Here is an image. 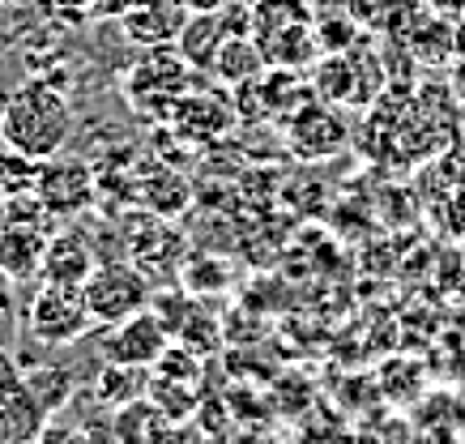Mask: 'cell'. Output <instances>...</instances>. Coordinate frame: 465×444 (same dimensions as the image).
Segmentation results:
<instances>
[{
    "label": "cell",
    "mask_w": 465,
    "mask_h": 444,
    "mask_svg": "<svg viewBox=\"0 0 465 444\" xmlns=\"http://www.w3.org/2000/svg\"><path fill=\"white\" fill-rule=\"evenodd\" d=\"M286 145L303 163H324L351 145V120L333 103L312 99L286 120Z\"/></svg>",
    "instance_id": "277c9868"
},
{
    "label": "cell",
    "mask_w": 465,
    "mask_h": 444,
    "mask_svg": "<svg viewBox=\"0 0 465 444\" xmlns=\"http://www.w3.org/2000/svg\"><path fill=\"white\" fill-rule=\"evenodd\" d=\"M183 5L180 0H142L137 9H128L124 17V30L133 44H145V47H171L175 35L183 26Z\"/></svg>",
    "instance_id": "7c38bea8"
},
{
    "label": "cell",
    "mask_w": 465,
    "mask_h": 444,
    "mask_svg": "<svg viewBox=\"0 0 465 444\" xmlns=\"http://www.w3.org/2000/svg\"><path fill=\"white\" fill-rule=\"evenodd\" d=\"M145 389H150V368L107 363V359H103L99 376H94V385H90V398L103 401L107 410H120V406H128V401L145 398Z\"/></svg>",
    "instance_id": "9a60e30c"
},
{
    "label": "cell",
    "mask_w": 465,
    "mask_h": 444,
    "mask_svg": "<svg viewBox=\"0 0 465 444\" xmlns=\"http://www.w3.org/2000/svg\"><path fill=\"white\" fill-rule=\"evenodd\" d=\"M256 44H261V52H265L269 69L303 73L308 64L321 60V44H316V26H312V22H291V26L265 30V35H256Z\"/></svg>",
    "instance_id": "8fae6325"
},
{
    "label": "cell",
    "mask_w": 465,
    "mask_h": 444,
    "mask_svg": "<svg viewBox=\"0 0 465 444\" xmlns=\"http://www.w3.org/2000/svg\"><path fill=\"white\" fill-rule=\"evenodd\" d=\"M35 192L47 205L52 218H73L82 214L90 197H94V172L85 163H73V158H47L39 163V175H35Z\"/></svg>",
    "instance_id": "52a82bcc"
},
{
    "label": "cell",
    "mask_w": 465,
    "mask_h": 444,
    "mask_svg": "<svg viewBox=\"0 0 465 444\" xmlns=\"http://www.w3.org/2000/svg\"><path fill=\"white\" fill-rule=\"evenodd\" d=\"M452 99H457V107L465 112V52L452 60Z\"/></svg>",
    "instance_id": "7402d4cb"
},
{
    "label": "cell",
    "mask_w": 465,
    "mask_h": 444,
    "mask_svg": "<svg viewBox=\"0 0 465 444\" xmlns=\"http://www.w3.org/2000/svg\"><path fill=\"white\" fill-rule=\"evenodd\" d=\"M22 330L39 346H77L85 333L94 330V316L82 300V287H60V282H43L26 303Z\"/></svg>",
    "instance_id": "3957f363"
},
{
    "label": "cell",
    "mask_w": 465,
    "mask_h": 444,
    "mask_svg": "<svg viewBox=\"0 0 465 444\" xmlns=\"http://www.w3.org/2000/svg\"><path fill=\"white\" fill-rule=\"evenodd\" d=\"M0 222H5V192H0Z\"/></svg>",
    "instance_id": "d4e9b609"
},
{
    "label": "cell",
    "mask_w": 465,
    "mask_h": 444,
    "mask_svg": "<svg viewBox=\"0 0 465 444\" xmlns=\"http://www.w3.org/2000/svg\"><path fill=\"white\" fill-rule=\"evenodd\" d=\"M0 133H5V103H0Z\"/></svg>",
    "instance_id": "cb8c5ba5"
},
{
    "label": "cell",
    "mask_w": 465,
    "mask_h": 444,
    "mask_svg": "<svg viewBox=\"0 0 465 444\" xmlns=\"http://www.w3.org/2000/svg\"><path fill=\"white\" fill-rule=\"evenodd\" d=\"M269 64H265V52H261V44H256V35H231L223 44V52H218V60H213V77L218 82H226V86H243V82H252V77H261Z\"/></svg>",
    "instance_id": "e0dca14e"
},
{
    "label": "cell",
    "mask_w": 465,
    "mask_h": 444,
    "mask_svg": "<svg viewBox=\"0 0 465 444\" xmlns=\"http://www.w3.org/2000/svg\"><path fill=\"white\" fill-rule=\"evenodd\" d=\"M188 14H213V9H223L226 0H180Z\"/></svg>",
    "instance_id": "603a6c76"
},
{
    "label": "cell",
    "mask_w": 465,
    "mask_h": 444,
    "mask_svg": "<svg viewBox=\"0 0 465 444\" xmlns=\"http://www.w3.org/2000/svg\"><path fill=\"white\" fill-rule=\"evenodd\" d=\"M52 227L43 222H22V218H5L0 222V273L26 282L43 270V252H47Z\"/></svg>",
    "instance_id": "9c48e42d"
},
{
    "label": "cell",
    "mask_w": 465,
    "mask_h": 444,
    "mask_svg": "<svg viewBox=\"0 0 465 444\" xmlns=\"http://www.w3.org/2000/svg\"><path fill=\"white\" fill-rule=\"evenodd\" d=\"M43 428H47V415L39 410L35 393L26 389V376L14 372L9 363H0V444L39 440Z\"/></svg>",
    "instance_id": "ba28073f"
},
{
    "label": "cell",
    "mask_w": 465,
    "mask_h": 444,
    "mask_svg": "<svg viewBox=\"0 0 465 444\" xmlns=\"http://www.w3.org/2000/svg\"><path fill=\"white\" fill-rule=\"evenodd\" d=\"M175 342L171 330L158 321L154 308H145V312L128 316V321H115L107 325L99 342V355L107 363H133V368H154L158 359L167 355V346Z\"/></svg>",
    "instance_id": "8992f818"
},
{
    "label": "cell",
    "mask_w": 465,
    "mask_h": 444,
    "mask_svg": "<svg viewBox=\"0 0 465 444\" xmlns=\"http://www.w3.org/2000/svg\"><path fill=\"white\" fill-rule=\"evenodd\" d=\"M22 376H26V389L35 393V401H39V410L47 419H56L82 389L73 368H64V363H39V368H26Z\"/></svg>",
    "instance_id": "ac0fdd59"
},
{
    "label": "cell",
    "mask_w": 465,
    "mask_h": 444,
    "mask_svg": "<svg viewBox=\"0 0 465 444\" xmlns=\"http://www.w3.org/2000/svg\"><path fill=\"white\" fill-rule=\"evenodd\" d=\"M73 129H77V115L73 103L64 99V90H56L52 82H26L5 99V133L0 142L17 150V154L47 163L69 150Z\"/></svg>",
    "instance_id": "6da1fadb"
},
{
    "label": "cell",
    "mask_w": 465,
    "mask_h": 444,
    "mask_svg": "<svg viewBox=\"0 0 465 444\" xmlns=\"http://www.w3.org/2000/svg\"><path fill=\"white\" fill-rule=\"evenodd\" d=\"M231 39L223 26V17H218V9L213 14H188L183 17L180 35H175V52H180L193 69H213V60H218V52H223V44Z\"/></svg>",
    "instance_id": "4fadbf2b"
},
{
    "label": "cell",
    "mask_w": 465,
    "mask_h": 444,
    "mask_svg": "<svg viewBox=\"0 0 465 444\" xmlns=\"http://www.w3.org/2000/svg\"><path fill=\"white\" fill-rule=\"evenodd\" d=\"M150 295H154V287L133 261H99L82 282V300L94 316V325H103V330L115 325V321L145 312Z\"/></svg>",
    "instance_id": "7a4b0ae2"
},
{
    "label": "cell",
    "mask_w": 465,
    "mask_h": 444,
    "mask_svg": "<svg viewBox=\"0 0 465 444\" xmlns=\"http://www.w3.org/2000/svg\"><path fill=\"white\" fill-rule=\"evenodd\" d=\"M99 265L94 257V244L90 235L77 227H64L47 240V252H43V282H60V287H82L90 270Z\"/></svg>",
    "instance_id": "30bf717a"
},
{
    "label": "cell",
    "mask_w": 465,
    "mask_h": 444,
    "mask_svg": "<svg viewBox=\"0 0 465 444\" xmlns=\"http://www.w3.org/2000/svg\"><path fill=\"white\" fill-rule=\"evenodd\" d=\"M17 330H22V312L9 291H0V355H9V346L17 342Z\"/></svg>",
    "instance_id": "ffe728a7"
},
{
    "label": "cell",
    "mask_w": 465,
    "mask_h": 444,
    "mask_svg": "<svg viewBox=\"0 0 465 444\" xmlns=\"http://www.w3.org/2000/svg\"><path fill=\"white\" fill-rule=\"evenodd\" d=\"M423 9L427 14H440V17H465V0H423Z\"/></svg>",
    "instance_id": "44dd1931"
},
{
    "label": "cell",
    "mask_w": 465,
    "mask_h": 444,
    "mask_svg": "<svg viewBox=\"0 0 465 444\" xmlns=\"http://www.w3.org/2000/svg\"><path fill=\"white\" fill-rule=\"evenodd\" d=\"M359 17V26L371 30V35H393V39H406L414 22L427 14L423 0H363V9L354 5L351 9Z\"/></svg>",
    "instance_id": "2e32d148"
},
{
    "label": "cell",
    "mask_w": 465,
    "mask_h": 444,
    "mask_svg": "<svg viewBox=\"0 0 465 444\" xmlns=\"http://www.w3.org/2000/svg\"><path fill=\"white\" fill-rule=\"evenodd\" d=\"M188 60L175 52V47H154V56H145L137 69L128 73L124 82V94L133 107H150V99L158 103V112H163V120H171V112H175V103L188 94Z\"/></svg>",
    "instance_id": "5b68a950"
},
{
    "label": "cell",
    "mask_w": 465,
    "mask_h": 444,
    "mask_svg": "<svg viewBox=\"0 0 465 444\" xmlns=\"http://www.w3.org/2000/svg\"><path fill=\"white\" fill-rule=\"evenodd\" d=\"M231 99H213V94H183L171 112V124L183 129L193 142H213L231 129Z\"/></svg>",
    "instance_id": "5bb4252c"
},
{
    "label": "cell",
    "mask_w": 465,
    "mask_h": 444,
    "mask_svg": "<svg viewBox=\"0 0 465 444\" xmlns=\"http://www.w3.org/2000/svg\"><path fill=\"white\" fill-rule=\"evenodd\" d=\"M316 26V44L321 52H351L359 39H363V26H359V17H346V14H324L312 22Z\"/></svg>",
    "instance_id": "d6986e66"
}]
</instances>
